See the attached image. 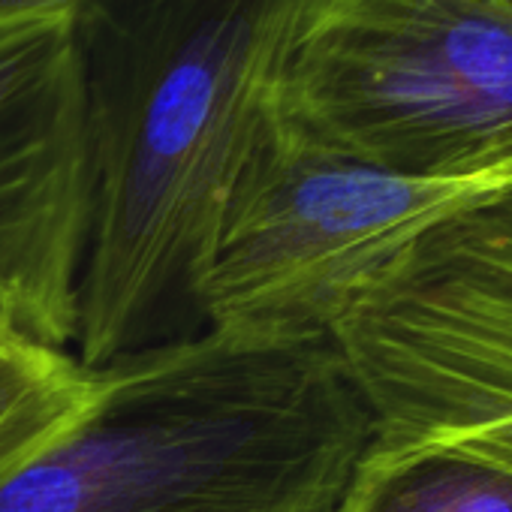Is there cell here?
Masks as SVG:
<instances>
[{"label": "cell", "mask_w": 512, "mask_h": 512, "mask_svg": "<svg viewBox=\"0 0 512 512\" xmlns=\"http://www.w3.org/2000/svg\"><path fill=\"white\" fill-rule=\"evenodd\" d=\"M91 139L73 13L0 34V323L70 347L91 235Z\"/></svg>", "instance_id": "6"}, {"label": "cell", "mask_w": 512, "mask_h": 512, "mask_svg": "<svg viewBox=\"0 0 512 512\" xmlns=\"http://www.w3.org/2000/svg\"><path fill=\"white\" fill-rule=\"evenodd\" d=\"M308 0H85L91 139L76 356L103 368L205 332L202 278L244 163L281 112Z\"/></svg>", "instance_id": "1"}, {"label": "cell", "mask_w": 512, "mask_h": 512, "mask_svg": "<svg viewBox=\"0 0 512 512\" xmlns=\"http://www.w3.org/2000/svg\"><path fill=\"white\" fill-rule=\"evenodd\" d=\"M335 512H512V470L458 449L371 440Z\"/></svg>", "instance_id": "7"}, {"label": "cell", "mask_w": 512, "mask_h": 512, "mask_svg": "<svg viewBox=\"0 0 512 512\" xmlns=\"http://www.w3.org/2000/svg\"><path fill=\"white\" fill-rule=\"evenodd\" d=\"M85 0H0V34L13 31L28 22L55 19L64 13H73Z\"/></svg>", "instance_id": "9"}, {"label": "cell", "mask_w": 512, "mask_h": 512, "mask_svg": "<svg viewBox=\"0 0 512 512\" xmlns=\"http://www.w3.org/2000/svg\"><path fill=\"white\" fill-rule=\"evenodd\" d=\"M284 115L404 178H482L512 151V7L308 0Z\"/></svg>", "instance_id": "4"}, {"label": "cell", "mask_w": 512, "mask_h": 512, "mask_svg": "<svg viewBox=\"0 0 512 512\" xmlns=\"http://www.w3.org/2000/svg\"><path fill=\"white\" fill-rule=\"evenodd\" d=\"M479 181L383 172L317 142L281 106L214 232L202 278L205 329L263 344L332 338L404 241Z\"/></svg>", "instance_id": "5"}, {"label": "cell", "mask_w": 512, "mask_h": 512, "mask_svg": "<svg viewBox=\"0 0 512 512\" xmlns=\"http://www.w3.org/2000/svg\"><path fill=\"white\" fill-rule=\"evenodd\" d=\"M500 4H506V7H512V0H500Z\"/></svg>", "instance_id": "10"}, {"label": "cell", "mask_w": 512, "mask_h": 512, "mask_svg": "<svg viewBox=\"0 0 512 512\" xmlns=\"http://www.w3.org/2000/svg\"><path fill=\"white\" fill-rule=\"evenodd\" d=\"M332 341L374 443L512 470V151L404 241Z\"/></svg>", "instance_id": "3"}, {"label": "cell", "mask_w": 512, "mask_h": 512, "mask_svg": "<svg viewBox=\"0 0 512 512\" xmlns=\"http://www.w3.org/2000/svg\"><path fill=\"white\" fill-rule=\"evenodd\" d=\"M97 368L64 347L0 332V476H7L88 407Z\"/></svg>", "instance_id": "8"}, {"label": "cell", "mask_w": 512, "mask_h": 512, "mask_svg": "<svg viewBox=\"0 0 512 512\" xmlns=\"http://www.w3.org/2000/svg\"><path fill=\"white\" fill-rule=\"evenodd\" d=\"M4 329H7V326H4V323H0V332H4Z\"/></svg>", "instance_id": "11"}, {"label": "cell", "mask_w": 512, "mask_h": 512, "mask_svg": "<svg viewBox=\"0 0 512 512\" xmlns=\"http://www.w3.org/2000/svg\"><path fill=\"white\" fill-rule=\"evenodd\" d=\"M371 440L332 338L205 329L97 368L79 419L0 476V512H335Z\"/></svg>", "instance_id": "2"}]
</instances>
